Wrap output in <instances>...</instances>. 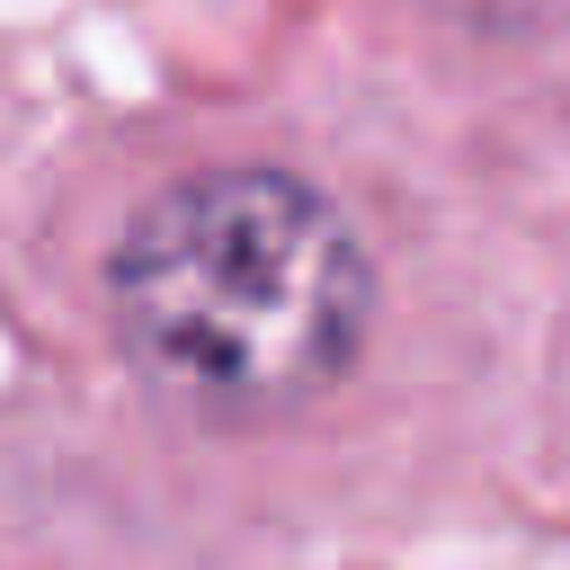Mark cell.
I'll use <instances>...</instances> for the list:
<instances>
[{
  "mask_svg": "<svg viewBox=\"0 0 570 570\" xmlns=\"http://www.w3.org/2000/svg\"><path fill=\"white\" fill-rule=\"evenodd\" d=\"M107 312L151 392L196 419H285L365 338L374 267L347 214L294 169L169 178L107 258Z\"/></svg>",
  "mask_w": 570,
  "mask_h": 570,
  "instance_id": "cell-1",
  "label": "cell"
}]
</instances>
